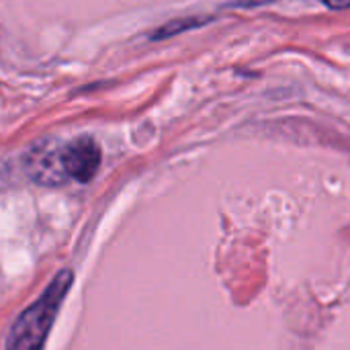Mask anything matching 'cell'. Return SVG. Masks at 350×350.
I'll use <instances>...</instances> for the list:
<instances>
[{
  "label": "cell",
  "instance_id": "cell-1",
  "mask_svg": "<svg viewBox=\"0 0 350 350\" xmlns=\"http://www.w3.org/2000/svg\"><path fill=\"white\" fill-rule=\"evenodd\" d=\"M72 279L74 277L70 271H59L53 277L41 297L31 308H27L12 324L6 350H43L62 301L72 287Z\"/></svg>",
  "mask_w": 350,
  "mask_h": 350
},
{
  "label": "cell",
  "instance_id": "cell-2",
  "mask_svg": "<svg viewBox=\"0 0 350 350\" xmlns=\"http://www.w3.org/2000/svg\"><path fill=\"white\" fill-rule=\"evenodd\" d=\"M62 164L68 176L90 183L100 164V150L90 137H78L62 150Z\"/></svg>",
  "mask_w": 350,
  "mask_h": 350
},
{
  "label": "cell",
  "instance_id": "cell-3",
  "mask_svg": "<svg viewBox=\"0 0 350 350\" xmlns=\"http://www.w3.org/2000/svg\"><path fill=\"white\" fill-rule=\"evenodd\" d=\"M27 172L41 185H59L68 176L62 164V152L53 148H33L27 158Z\"/></svg>",
  "mask_w": 350,
  "mask_h": 350
},
{
  "label": "cell",
  "instance_id": "cell-4",
  "mask_svg": "<svg viewBox=\"0 0 350 350\" xmlns=\"http://www.w3.org/2000/svg\"><path fill=\"white\" fill-rule=\"evenodd\" d=\"M326 6L334 8V10H347L350 8V0H322Z\"/></svg>",
  "mask_w": 350,
  "mask_h": 350
}]
</instances>
